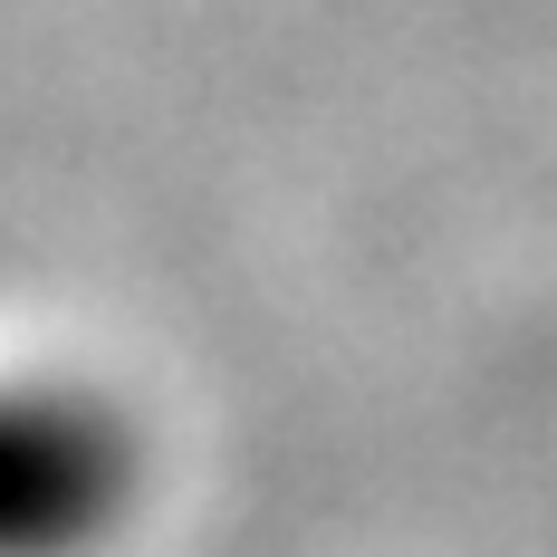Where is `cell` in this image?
Masks as SVG:
<instances>
[{
  "instance_id": "1",
  "label": "cell",
  "mask_w": 557,
  "mask_h": 557,
  "mask_svg": "<svg viewBox=\"0 0 557 557\" xmlns=\"http://www.w3.org/2000/svg\"><path fill=\"white\" fill-rule=\"evenodd\" d=\"M135 491V443L87 394H0V557H67Z\"/></svg>"
}]
</instances>
